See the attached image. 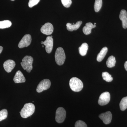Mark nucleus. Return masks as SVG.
<instances>
[{
	"label": "nucleus",
	"instance_id": "19",
	"mask_svg": "<svg viewBox=\"0 0 127 127\" xmlns=\"http://www.w3.org/2000/svg\"><path fill=\"white\" fill-rule=\"evenodd\" d=\"M116 63V58L113 56H111L109 57L107 60L106 65L109 68H112L115 66Z\"/></svg>",
	"mask_w": 127,
	"mask_h": 127
},
{
	"label": "nucleus",
	"instance_id": "30",
	"mask_svg": "<svg viewBox=\"0 0 127 127\" xmlns=\"http://www.w3.org/2000/svg\"><path fill=\"white\" fill-rule=\"evenodd\" d=\"M44 46L43 45H42V47H44Z\"/></svg>",
	"mask_w": 127,
	"mask_h": 127
},
{
	"label": "nucleus",
	"instance_id": "15",
	"mask_svg": "<svg viewBox=\"0 0 127 127\" xmlns=\"http://www.w3.org/2000/svg\"><path fill=\"white\" fill-rule=\"evenodd\" d=\"M96 25H93L91 22L86 23V26L83 28V31L85 35H88L91 34L92 29L96 27Z\"/></svg>",
	"mask_w": 127,
	"mask_h": 127
},
{
	"label": "nucleus",
	"instance_id": "20",
	"mask_svg": "<svg viewBox=\"0 0 127 127\" xmlns=\"http://www.w3.org/2000/svg\"><path fill=\"white\" fill-rule=\"evenodd\" d=\"M120 108L122 111H125L127 108V96L123 98L120 101Z\"/></svg>",
	"mask_w": 127,
	"mask_h": 127
},
{
	"label": "nucleus",
	"instance_id": "4",
	"mask_svg": "<svg viewBox=\"0 0 127 127\" xmlns=\"http://www.w3.org/2000/svg\"><path fill=\"white\" fill-rule=\"evenodd\" d=\"M33 61V58L31 56H26L24 57L22 59V62L21 63L23 69L26 70L27 72L30 73L33 68L32 64Z\"/></svg>",
	"mask_w": 127,
	"mask_h": 127
},
{
	"label": "nucleus",
	"instance_id": "2",
	"mask_svg": "<svg viewBox=\"0 0 127 127\" xmlns=\"http://www.w3.org/2000/svg\"><path fill=\"white\" fill-rule=\"evenodd\" d=\"M69 84L71 89L74 92H80L83 88V84L82 82L77 77H73L71 78Z\"/></svg>",
	"mask_w": 127,
	"mask_h": 127
},
{
	"label": "nucleus",
	"instance_id": "22",
	"mask_svg": "<svg viewBox=\"0 0 127 127\" xmlns=\"http://www.w3.org/2000/svg\"><path fill=\"white\" fill-rule=\"evenodd\" d=\"M12 23L9 20H4L0 21V29L7 28L11 26Z\"/></svg>",
	"mask_w": 127,
	"mask_h": 127
},
{
	"label": "nucleus",
	"instance_id": "10",
	"mask_svg": "<svg viewBox=\"0 0 127 127\" xmlns=\"http://www.w3.org/2000/svg\"><path fill=\"white\" fill-rule=\"evenodd\" d=\"M53 27L52 24L50 23H47L43 25L41 28L42 33L46 35H50L53 31Z\"/></svg>",
	"mask_w": 127,
	"mask_h": 127
},
{
	"label": "nucleus",
	"instance_id": "21",
	"mask_svg": "<svg viewBox=\"0 0 127 127\" xmlns=\"http://www.w3.org/2000/svg\"><path fill=\"white\" fill-rule=\"evenodd\" d=\"M102 5V0H95L94 5V10L96 12L100 11Z\"/></svg>",
	"mask_w": 127,
	"mask_h": 127
},
{
	"label": "nucleus",
	"instance_id": "29",
	"mask_svg": "<svg viewBox=\"0 0 127 127\" xmlns=\"http://www.w3.org/2000/svg\"><path fill=\"white\" fill-rule=\"evenodd\" d=\"M2 50H3V47L1 46H0V54L2 52Z\"/></svg>",
	"mask_w": 127,
	"mask_h": 127
},
{
	"label": "nucleus",
	"instance_id": "28",
	"mask_svg": "<svg viewBox=\"0 0 127 127\" xmlns=\"http://www.w3.org/2000/svg\"><path fill=\"white\" fill-rule=\"evenodd\" d=\"M124 66L125 70L127 71V61L125 62V63H124Z\"/></svg>",
	"mask_w": 127,
	"mask_h": 127
},
{
	"label": "nucleus",
	"instance_id": "5",
	"mask_svg": "<svg viewBox=\"0 0 127 127\" xmlns=\"http://www.w3.org/2000/svg\"><path fill=\"white\" fill-rule=\"evenodd\" d=\"M66 112L63 108L60 107L58 108L56 111L55 119L57 122L61 123L63 122L65 119Z\"/></svg>",
	"mask_w": 127,
	"mask_h": 127
},
{
	"label": "nucleus",
	"instance_id": "23",
	"mask_svg": "<svg viewBox=\"0 0 127 127\" xmlns=\"http://www.w3.org/2000/svg\"><path fill=\"white\" fill-rule=\"evenodd\" d=\"M102 76L103 79L107 82H111L112 81L113 79L111 75L106 72H103Z\"/></svg>",
	"mask_w": 127,
	"mask_h": 127
},
{
	"label": "nucleus",
	"instance_id": "18",
	"mask_svg": "<svg viewBox=\"0 0 127 127\" xmlns=\"http://www.w3.org/2000/svg\"><path fill=\"white\" fill-rule=\"evenodd\" d=\"M88 46L87 43H84L79 48V52L82 56H84L86 55L88 50Z\"/></svg>",
	"mask_w": 127,
	"mask_h": 127
},
{
	"label": "nucleus",
	"instance_id": "14",
	"mask_svg": "<svg viewBox=\"0 0 127 127\" xmlns=\"http://www.w3.org/2000/svg\"><path fill=\"white\" fill-rule=\"evenodd\" d=\"M119 18L122 21L123 27L124 28H127V14L126 10H122L119 15Z\"/></svg>",
	"mask_w": 127,
	"mask_h": 127
},
{
	"label": "nucleus",
	"instance_id": "27",
	"mask_svg": "<svg viewBox=\"0 0 127 127\" xmlns=\"http://www.w3.org/2000/svg\"><path fill=\"white\" fill-rule=\"evenodd\" d=\"M40 0H30L28 3V6L30 8L33 7L37 5Z\"/></svg>",
	"mask_w": 127,
	"mask_h": 127
},
{
	"label": "nucleus",
	"instance_id": "8",
	"mask_svg": "<svg viewBox=\"0 0 127 127\" xmlns=\"http://www.w3.org/2000/svg\"><path fill=\"white\" fill-rule=\"evenodd\" d=\"M32 38L31 35L26 34L25 35L18 44V46L20 48H23L28 46L31 42Z\"/></svg>",
	"mask_w": 127,
	"mask_h": 127
},
{
	"label": "nucleus",
	"instance_id": "12",
	"mask_svg": "<svg viewBox=\"0 0 127 127\" xmlns=\"http://www.w3.org/2000/svg\"><path fill=\"white\" fill-rule=\"evenodd\" d=\"M15 65V62L11 59H9L6 61L4 63L3 65L5 70L8 73L11 72Z\"/></svg>",
	"mask_w": 127,
	"mask_h": 127
},
{
	"label": "nucleus",
	"instance_id": "1",
	"mask_svg": "<svg viewBox=\"0 0 127 127\" xmlns=\"http://www.w3.org/2000/svg\"><path fill=\"white\" fill-rule=\"evenodd\" d=\"M35 105L33 103H26L20 112L21 117L23 118H26L32 116L35 112Z\"/></svg>",
	"mask_w": 127,
	"mask_h": 127
},
{
	"label": "nucleus",
	"instance_id": "17",
	"mask_svg": "<svg viewBox=\"0 0 127 127\" xmlns=\"http://www.w3.org/2000/svg\"><path fill=\"white\" fill-rule=\"evenodd\" d=\"M108 52L107 48L105 47L103 48L100 51V52L98 53L97 57V61L100 62L102 61L104 59V57L106 55Z\"/></svg>",
	"mask_w": 127,
	"mask_h": 127
},
{
	"label": "nucleus",
	"instance_id": "31",
	"mask_svg": "<svg viewBox=\"0 0 127 127\" xmlns=\"http://www.w3.org/2000/svg\"><path fill=\"white\" fill-rule=\"evenodd\" d=\"M11 0V1H14V0Z\"/></svg>",
	"mask_w": 127,
	"mask_h": 127
},
{
	"label": "nucleus",
	"instance_id": "25",
	"mask_svg": "<svg viewBox=\"0 0 127 127\" xmlns=\"http://www.w3.org/2000/svg\"><path fill=\"white\" fill-rule=\"evenodd\" d=\"M62 4L66 8H68L72 4L71 0H61Z\"/></svg>",
	"mask_w": 127,
	"mask_h": 127
},
{
	"label": "nucleus",
	"instance_id": "16",
	"mask_svg": "<svg viewBox=\"0 0 127 127\" xmlns=\"http://www.w3.org/2000/svg\"><path fill=\"white\" fill-rule=\"evenodd\" d=\"M82 21H78L75 24H72L70 23H68L66 24L67 29L70 31L77 30L79 28L82 24Z\"/></svg>",
	"mask_w": 127,
	"mask_h": 127
},
{
	"label": "nucleus",
	"instance_id": "13",
	"mask_svg": "<svg viewBox=\"0 0 127 127\" xmlns=\"http://www.w3.org/2000/svg\"><path fill=\"white\" fill-rule=\"evenodd\" d=\"M14 81L16 83H24L26 81L25 78L20 71H18L16 72L14 78Z\"/></svg>",
	"mask_w": 127,
	"mask_h": 127
},
{
	"label": "nucleus",
	"instance_id": "9",
	"mask_svg": "<svg viewBox=\"0 0 127 127\" xmlns=\"http://www.w3.org/2000/svg\"><path fill=\"white\" fill-rule=\"evenodd\" d=\"M42 44L45 46L46 51L48 53L51 52L53 47V41L52 37L51 36H48L46 40L41 42Z\"/></svg>",
	"mask_w": 127,
	"mask_h": 127
},
{
	"label": "nucleus",
	"instance_id": "6",
	"mask_svg": "<svg viewBox=\"0 0 127 127\" xmlns=\"http://www.w3.org/2000/svg\"><path fill=\"white\" fill-rule=\"evenodd\" d=\"M51 85V81L49 79H44L39 83L36 88L38 93H41L50 88Z\"/></svg>",
	"mask_w": 127,
	"mask_h": 127
},
{
	"label": "nucleus",
	"instance_id": "32",
	"mask_svg": "<svg viewBox=\"0 0 127 127\" xmlns=\"http://www.w3.org/2000/svg\"><path fill=\"white\" fill-rule=\"evenodd\" d=\"M96 23H94V25H96Z\"/></svg>",
	"mask_w": 127,
	"mask_h": 127
},
{
	"label": "nucleus",
	"instance_id": "3",
	"mask_svg": "<svg viewBox=\"0 0 127 127\" xmlns=\"http://www.w3.org/2000/svg\"><path fill=\"white\" fill-rule=\"evenodd\" d=\"M55 61L58 65H63L66 59L65 52L62 47H58L56 50L55 54Z\"/></svg>",
	"mask_w": 127,
	"mask_h": 127
},
{
	"label": "nucleus",
	"instance_id": "26",
	"mask_svg": "<svg viewBox=\"0 0 127 127\" xmlns=\"http://www.w3.org/2000/svg\"><path fill=\"white\" fill-rule=\"evenodd\" d=\"M75 127H87L86 123L82 120H78L75 123Z\"/></svg>",
	"mask_w": 127,
	"mask_h": 127
},
{
	"label": "nucleus",
	"instance_id": "24",
	"mask_svg": "<svg viewBox=\"0 0 127 127\" xmlns=\"http://www.w3.org/2000/svg\"><path fill=\"white\" fill-rule=\"evenodd\" d=\"M7 115L8 112L7 109H3L0 111V122L7 118Z\"/></svg>",
	"mask_w": 127,
	"mask_h": 127
},
{
	"label": "nucleus",
	"instance_id": "11",
	"mask_svg": "<svg viewBox=\"0 0 127 127\" xmlns=\"http://www.w3.org/2000/svg\"><path fill=\"white\" fill-rule=\"evenodd\" d=\"M99 117L103 121L104 124H108L111 123L112 116L110 111H108L104 113L101 114L99 115Z\"/></svg>",
	"mask_w": 127,
	"mask_h": 127
},
{
	"label": "nucleus",
	"instance_id": "7",
	"mask_svg": "<svg viewBox=\"0 0 127 127\" xmlns=\"http://www.w3.org/2000/svg\"><path fill=\"white\" fill-rule=\"evenodd\" d=\"M110 94L108 92L103 93L100 95L98 101V104L101 106L106 105L110 101Z\"/></svg>",
	"mask_w": 127,
	"mask_h": 127
}]
</instances>
